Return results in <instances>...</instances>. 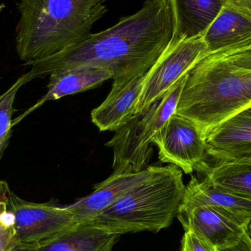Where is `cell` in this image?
I'll return each mask as SVG.
<instances>
[{
    "mask_svg": "<svg viewBox=\"0 0 251 251\" xmlns=\"http://www.w3.org/2000/svg\"><path fill=\"white\" fill-rule=\"evenodd\" d=\"M146 74L113 79L110 94L91 112V121L101 131H114L136 116L135 110Z\"/></svg>",
    "mask_w": 251,
    "mask_h": 251,
    "instance_id": "11",
    "label": "cell"
},
{
    "mask_svg": "<svg viewBox=\"0 0 251 251\" xmlns=\"http://www.w3.org/2000/svg\"><path fill=\"white\" fill-rule=\"evenodd\" d=\"M226 2L251 18V0H226Z\"/></svg>",
    "mask_w": 251,
    "mask_h": 251,
    "instance_id": "23",
    "label": "cell"
},
{
    "mask_svg": "<svg viewBox=\"0 0 251 251\" xmlns=\"http://www.w3.org/2000/svg\"><path fill=\"white\" fill-rule=\"evenodd\" d=\"M248 233H249V236H250L251 238V222L250 225H249V229H248Z\"/></svg>",
    "mask_w": 251,
    "mask_h": 251,
    "instance_id": "26",
    "label": "cell"
},
{
    "mask_svg": "<svg viewBox=\"0 0 251 251\" xmlns=\"http://www.w3.org/2000/svg\"><path fill=\"white\" fill-rule=\"evenodd\" d=\"M203 37L170 41L163 52L145 75L135 114H143L205 57Z\"/></svg>",
    "mask_w": 251,
    "mask_h": 251,
    "instance_id": "6",
    "label": "cell"
},
{
    "mask_svg": "<svg viewBox=\"0 0 251 251\" xmlns=\"http://www.w3.org/2000/svg\"><path fill=\"white\" fill-rule=\"evenodd\" d=\"M185 186L179 168L171 164L158 167L147 179L85 224L120 236L158 232L168 228L178 215Z\"/></svg>",
    "mask_w": 251,
    "mask_h": 251,
    "instance_id": "4",
    "label": "cell"
},
{
    "mask_svg": "<svg viewBox=\"0 0 251 251\" xmlns=\"http://www.w3.org/2000/svg\"><path fill=\"white\" fill-rule=\"evenodd\" d=\"M174 29L171 41L202 36L226 0H170Z\"/></svg>",
    "mask_w": 251,
    "mask_h": 251,
    "instance_id": "16",
    "label": "cell"
},
{
    "mask_svg": "<svg viewBox=\"0 0 251 251\" xmlns=\"http://www.w3.org/2000/svg\"><path fill=\"white\" fill-rule=\"evenodd\" d=\"M241 53H247V54H251V43L250 44H246V45L242 46L238 48L234 49V50H230V51H226V52L221 53L218 55L227 56L231 55V54H241Z\"/></svg>",
    "mask_w": 251,
    "mask_h": 251,
    "instance_id": "24",
    "label": "cell"
},
{
    "mask_svg": "<svg viewBox=\"0 0 251 251\" xmlns=\"http://www.w3.org/2000/svg\"><path fill=\"white\" fill-rule=\"evenodd\" d=\"M251 104V70L216 54L201 60L187 75L176 109L203 138L220 124Z\"/></svg>",
    "mask_w": 251,
    "mask_h": 251,
    "instance_id": "3",
    "label": "cell"
},
{
    "mask_svg": "<svg viewBox=\"0 0 251 251\" xmlns=\"http://www.w3.org/2000/svg\"><path fill=\"white\" fill-rule=\"evenodd\" d=\"M184 231H193L212 243L218 251L239 244L251 221L220 206H201L178 212L176 217Z\"/></svg>",
    "mask_w": 251,
    "mask_h": 251,
    "instance_id": "9",
    "label": "cell"
},
{
    "mask_svg": "<svg viewBox=\"0 0 251 251\" xmlns=\"http://www.w3.org/2000/svg\"><path fill=\"white\" fill-rule=\"evenodd\" d=\"M216 55L228 59L237 67L251 70V54L241 53V54H231L227 56L218 55V54Z\"/></svg>",
    "mask_w": 251,
    "mask_h": 251,
    "instance_id": "22",
    "label": "cell"
},
{
    "mask_svg": "<svg viewBox=\"0 0 251 251\" xmlns=\"http://www.w3.org/2000/svg\"><path fill=\"white\" fill-rule=\"evenodd\" d=\"M187 75L146 113L137 115L115 131L113 138L105 144L113 149L114 172L137 173L147 168L153 153L151 143L175 113Z\"/></svg>",
    "mask_w": 251,
    "mask_h": 251,
    "instance_id": "5",
    "label": "cell"
},
{
    "mask_svg": "<svg viewBox=\"0 0 251 251\" xmlns=\"http://www.w3.org/2000/svg\"><path fill=\"white\" fill-rule=\"evenodd\" d=\"M120 237L92 226L76 224L42 241L20 243L13 251H111Z\"/></svg>",
    "mask_w": 251,
    "mask_h": 251,
    "instance_id": "13",
    "label": "cell"
},
{
    "mask_svg": "<svg viewBox=\"0 0 251 251\" xmlns=\"http://www.w3.org/2000/svg\"><path fill=\"white\" fill-rule=\"evenodd\" d=\"M27 82H29L25 74L4 94L0 95V159L8 146L12 135V116L16 111L13 107L15 98L19 90Z\"/></svg>",
    "mask_w": 251,
    "mask_h": 251,
    "instance_id": "19",
    "label": "cell"
},
{
    "mask_svg": "<svg viewBox=\"0 0 251 251\" xmlns=\"http://www.w3.org/2000/svg\"><path fill=\"white\" fill-rule=\"evenodd\" d=\"M107 0H21L16 48L25 65L85 41L107 12Z\"/></svg>",
    "mask_w": 251,
    "mask_h": 251,
    "instance_id": "2",
    "label": "cell"
},
{
    "mask_svg": "<svg viewBox=\"0 0 251 251\" xmlns=\"http://www.w3.org/2000/svg\"><path fill=\"white\" fill-rule=\"evenodd\" d=\"M170 0H145L134 14L57 54L29 63L28 82L79 68L108 71L113 79L146 74L172 39Z\"/></svg>",
    "mask_w": 251,
    "mask_h": 251,
    "instance_id": "1",
    "label": "cell"
},
{
    "mask_svg": "<svg viewBox=\"0 0 251 251\" xmlns=\"http://www.w3.org/2000/svg\"><path fill=\"white\" fill-rule=\"evenodd\" d=\"M232 160H242L251 162V153H248V154L244 155V156H240V157L237 158V159H232Z\"/></svg>",
    "mask_w": 251,
    "mask_h": 251,
    "instance_id": "25",
    "label": "cell"
},
{
    "mask_svg": "<svg viewBox=\"0 0 251 251\" xmlns=\"http://www.w3.org/2000/svg\"><path fill=\"white\" fill-rule=\"evenodd\" d=\"M8 202L19 244L38 243L76 225L68 206L26 201L10 189Z\"/></svg>",
    "mask_w": 251,
    "mask_h": 251,
    "instance_id": "8",
    "label": "cell"
},
{
    "mask_svg": "<svg viewBox=\"0 0 251 251\" xmlns=\"http://www.w3.org/2000/svg\"><path fill=\"white\" fill-rule=\"evenodd\" d=\"M158 166H148L140 172H113L110 177L96 184L94 191L67 206L76 224H85L111 206L127 192L147 179Z\"/></svg>",
    "mask_w": 251,
    "mask_h": 251,
    "instance_id": "10",
    "label": "cell"
},
{
    "mask_svg": "<svg viewBox=\"0 0 251 251\" xmlns=\"http://www.w3.org/2000/svg\"><path fill=\"white\" fill-rule=\"evenodd\" d=\"M110 79H113V75L110 72L99 68H79L51 74L47 94L23 114L13 120L12 125L14 126L47 101L94 89Z\"/></svg>",
    "mask_w": 251,
    "mask_h": 251,
    "instance_id": "15",
    "label": "cell"
},
{
    "mask_svg": "<svg viewBox=\"0 0 251 251\" xmlns=\"http://www.w3.org/2000/svg\"><path fill=\"white\" fill-rule=\"evenodd\" d=\"M9 190L7 183L0 181V251H13L19 244L14 217L9 208Z\"/></svg>",
    "mask_w": 251,
    "mask_h": 251,
    "instance_id": "20",
    "label": "cell"
},
{
    "mask_svg": "<svg viewBox=\"0 0 251 251\" xmlns=\"http://www.w3.org/2000/svg\"><path fill=\"white\" fill-rule=\"evenodd\" d=\"M181 251H218L206 239L193 231H185L181 241Z\"/></svg>",
    "mask_w": 251,
    "mask_h": 251,
    "instance_id": "21",
    "label": "cell"
},
{
    "mask_svg": "<svg viewBox=\"0 0 251 251\" xmlns=\"http://www.w3.org/2000/svg\"><path fill=\"white\" fill-rule=\"evenodd\" d=\"M206 143L209 157L215 162L251 153V104L215 127Z\"/></svg>",
    "mask_w": 251,
    "mask_h": 251,
    "instance_id": "12",
    "label": "cell"
},
{
    "mask_svg": "<svg viewBox=\"0 0 251 251\" xmlns=\"http://www.w3.org/2000/svg\"><path fill=\"white\" fill-rule=\"evenodd\" d=\"M152 143L157 146L159 162L176 165L184 174L203 173L209 165L206 140L192 122L175 113Z\"/></svg>",
    "mask_w": 251,
    "mask_h": 251,
    "instance_id": "7",
    "label": "cell"
},
{
    "mask_svg": "<svg viewBox=\"0 0 251 251\" xmlns=\"http://www.w3.org/2000/svg\"><path fill=\"white\" fill-rule=\"evenodd\" d=\"M202 37L207 56L250 44L251 18L226 3Z\"/></svg>",
    "mask_w": 251,
    "mask_h": 251,
    "instance_id": "14",
    "label": "cell"
},
{
    "mask_svg": "<svg viewBox=\"0 0 251 251\" xmlns=\"http://www.w3.org/2000/svg\"><path fill=\"white\" fill-rule=\"evenodd\" d=\"M203 174L204 180L212 185L251 200V162L226 160L209 163Z\"/></svg>",
    "mask_w": 251,
    "mask_h": 251,
    "instance_id": "18",
    "label": "cell"
},
{
    "mask_svg": "<svg viewBox=\"0 0 251 251\" xmlns=\"http://www.w3.org/2000/svg\"><path fill=\"white\" fill-rule=\"evenodd\" d=\"M201 206H220L251 221V199L212 185L206 180L199 181L192 176L185 186L179 211Z\"/></svg>",
    "mask_w": 251,
    "mask_h": 251,
    "instance_id": "17",
    "label": "cell"
}]
</instances>
